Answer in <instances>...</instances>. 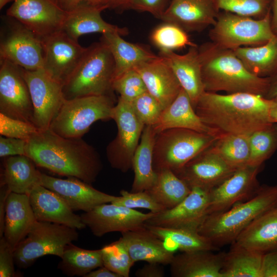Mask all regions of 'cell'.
<instances>
[{
  "label": "cell",
  "mask_w": 277,
  "mask_h": 277,
  "mask_svg": "<svg viewBox=\"0 0 277 277\" xmlns=\"http://www.w3.org/2000/svg\"><path fill=\"white\" fill-rule=\"evenodd\" d=\"M36 166L26 155L5 157L1 185H6L12 192L29 194L35 186L41 184L42 172Z\"/></svg>",
  "instance_id": "obj_32"
},
{
  "label": "cell",
  "mask_w": 277,
  "mask_h": 277,
  "mask_svg": "<svg viewBox=\"0 0 277 277\" xmlns=\"http://www.w3.org/2000/svg\"><path fill=\"white\" fill-rule=\"evenodd\" d=\"M11 191L5 185H1L0 189V238L4 236L5 218L7 200Z\"/></svg>",
  "instance_id": "obj_53"
},
{
  "label": "cell",
  "mask_w": 277,
  "mask_h": 277,
  "mask_svg": "<svg viewBox=\"0 0 277 277\" xmlns=\"http://www.w3.org/2000/svg\"><path fill=\"white\" fill-rule=\"evenodd\" d=\"M261 167L247 165L239 168L210 190L209 214L224 212L252 197L260 187L257 175Z\"/></svg>",
  "instance_id": "obj_18"
},
{
  "label": "cell",
  "mask_w": 277,
  "mask_h": 277,
  "mask_svg": "<svg viewBox=\"0 0 277 277\" xmlns=\"http://www.w3.org/2000/svg\"><path fill=\"white\" fill-rule=\"evenodd\" d=\"M21 68L33 105V124L39 130L48 129L65 101L63 86L43 69Z\"/></svg>",
  "instance_id": "obj_12"
},
{
  "label": "cell",
  "mask_w": 277,
  "mask_h": 277,
  "mask_svg": "<svg viewBox=\"0 0 277 277\" xmlns=\"http://www.w3.org/2000/svg\"><path fill=\"white\" fill-rule=\"evenodd\" d=\"M211 148L227 164L235 169L248 165L250 155L248 135L223 133Z\"/></svg>",
  "instance_id": "obj_39"
},
{
  "label": "cell",
  "mask_w": 277,
  "mask_h": 277,
  "mask_svg": "<svg viewBox=\"0 0 277 277\" xmlns=\"http://www.w3.org/2000/svg\"><path fill=\"white\" fill-rule=\"evenodd\" d=\"M14 248L3 236L0 238V276H16L14 269Z\"/></svg>",
  "instance_id": "obj_48"
},
{
  "label": "cell",
  "mask_w": 277,
  "mask_h": 277,
  "mask_svg": "<svg viewBox=\"0 0 277 277\" xmlns=\"http://www.w3.org/2000/svg\"><path fill=\"white\" fill-rule=\"evenodd\" d=\"M261 277H277V250L264 254Z\"/></svg>",
  "instance_id": "obj_51"
},
{
  "label": "cell",
  "mask_w": 277,
  "mask_h": 277,
  "mask_svg": "<svg viewBox=\"0 0 277 277\" xmlns=\"http://www.w3.org/2000/svg\"><path fill=\"white\" fill-rule=\"evenodd\" d=\"M41 185L56 193L73 211L87 212L101 204L111 203L117 197L75 177L63 179L41 173Z\"/></svg>",
  "instance_id": "obj_19"
},
{
  "label": "cell",
  "mask_w": 277,
  "mask_h": 277,
  "mask_svg": "<svg viewBox=\"0 0 277 277\" xmlns=\"http://www.w3.org/2000/svg\"><path fill=\"white\" fill-rule=\"evenodd\" d=\"M120 238L134 263L142 261L169 265L174 256L173 251L168 248L165 243L146 226L123 232Z\"/></svg>",
  "instance_id": "obj_27"
},
{
  "label": "cell",
  "mask_w": 277,
  "mask_h": 277,
  "mask_svg": "<svg viewBox=\"0 0 277 277\" xmlns=\"http://www.w3.org/2000/svg\"><path fill=\"white\" fill-rule=\"evenodd\" d=\"M66 13L57 0H15L6 14L17 19L42 40L61 30Z\"/></svg>",
  "instance_id": "obj_15"
},
{
  "label": "cell",
  "mask_w": 277,
  "mask_h": 277,
  "mask_svg": "<svg viewBox=\"0 0 277 277\" xmlns=\"http://www.w3.org/2000/svg\"><path fill=\"white\" fill-rule=\"evenodd\" d=\"M160 265L157 263H148L137 269L135 275L137 277H164L165 271Z\"/></svg>",
  "instance_id": "obj_52"
},
{
  "label": "cell",
  "mask_w": 277,
  "mask_h": 277,
  "mask_svg": "<svg viewBox=\"0 0 277 277\" xmlns=\"http://www.w3.org/2000/svg\"><path fill=\"white\" fill-rule=\"evenodd\" d=\"M220 11L254 18L264 17L271 11L272 0H213Z\"/></svg>",
  "instance_id": "obj_43"
},
{
  "label": "cell",
  "mask_w": 277,
  "mask_h": 277,
  "mask_svg": "<svg viewBox=\"0 0 277 277\" xmlns=\"http://www.w3.org/2000/svg\"><path fill=\"white\" fill-rule=\"evenodd\" d=\"M237 169L227 164L211 146L201 152L175 173L191 189L217 186Z\"/></svg>",
  "instance_id": "obj_20"
},
{
  "label": "cell",
  "mask_w": 277,
  "mask_h": 277,
  "mask_svg": "<svg viewBox=\"0 0 277 277\" xmlns=\"http://www.w3.org/2000/svg\"><path fill=\"white\" fill-rule=\"evenodd\" d=\"M156 173L155 182L145 191L165 209L175 207L190 193L191 189L171 170H161Z\"/></svg>",
  "instance_id": "obj_36"
},
{
  "label": "cell",
  "mask_w": 277,
  "mask_h": 277,
  "mask_svg": "<svg viewBox=\"0 0 277 277\" xmlns=\"http://www.w3.org/2000/svg\"><path fill=\"white\" fill-rule=\"evenodd\" d=\"M271 100L250 93L205 91L194 110L207 125L222 133L250 135L272 122Z\"/></svg>",
  "instance_id": "obj_2"
},
{
  "label": "cell",
  "mask_w": 277,
  "mask_h": 277,
  "mask_svg": "<svg viewBox=\"0 0 277 277\" xmlns=\"http://www.w3.org/2000/svg\"><path fill=\"white\" fill-rule=\"evenodd\" d=\"M155 213H145L134 209L105 203L81 215L83 223L97 237L112 232H123L145 226L146 222Z\"/></svg>",
  "instance_id": "obj_16"
},
{
  "label": "cell",
  "mask_w": 277,
  "mask_h": 277,
  "mask_svg": "<svg viewBox=\"0 0 277 277\" xmlns=\"http://www.w3.org/2000/svg\"><path fill=\"white\" fill-rule=\"evenodd\" d=\"M84 277H121L119 274L112 271L106 267L103 266L97 269H94Z\"/></svg>",
  "instance_id": "obj_55"
},
{
  "label": "cell",
  "mask_w": 277,
  "mask_h": 277,
  "mask_svg": "<svg viewBox=\"0 0 277 277\" xmlns=\"http://www.w3.org/2000/svg\"><path fill=\"white\" fill-rule=\"evenodd\" d=\"M1 19L0 60L28 70L42 69V40L16 18L6 14Z\"/></svg>",
  "instance_id": "obj_10"
},
{
  "label": "cell",
  "mask_w": 277,
  "mask_h": 277,
  "mask_svg": "<svg viewBox=\"0 0 277 277\" xmlns=\"http://www.w3.org/2000/svg\"><path fill=\"white\" fill-rule=\"evenodd\" d=\"M103 265L121 277H129L135 263L123 241L118 240L102 248Z\"/></svg>",
  "instance_id": "obj_42"
},
{
  "label": "cell",
  "mask_w": 277,
  "mask_h": 277,
  "mask_svg": "<svg viewBox=\"0 0 277 277\" xmlns=\"http://www.w3.org/2000/svg\"><path fill=\"white\" fill-rule=\"evenodd\" d=\"M156 135L152 126H145L133 157L134 175L131 192L148 190L155 182L156 173L153 167V153Z\"/></svg>",
  "instance_id": "obj_33"
},
{
  "label": "cell",
  "mask_w": 277,
  "mask_h": 277,
  "mask_svg": "<svg viewBox=\"0 0 277 277\" xmlns=\"http://www.w3.org/2000/svg\"><path fill=\"white\" fill-rule=\"evenodd\" d=\"M109 9H127L129 0H109Z\"/></svg>",
  "instance_id": "obj_58"
},
{
  "label": "cell",
  "mask_w": 277,
  "mask_h": 277,
  "mask_svg": "<svg viewBox=\"0 0 277 277\" xmlns=\"http://www.w3.org/2000/svg\"><path fill=\"white\" fill-rule=\"evenodd\" d=\"M271 23L274 33L277 35V0L271 1Z\"/></svg>",
  "instance_id": "obj_57"
},
{
  "label": "cell",
  "mask_w": 277,
  "mask_h": 277,
  "mask_svg": "<svg viewBox=\"0 0 277 277\" xmlns=\"http://www.w3.org/2000/svg\"><path fill=\"white\" fill-rule=\"evenodd\" d=\"M42 42V69L63 86L78 66L87 48L81 46L62 30L43 38Z\"/></svg>",
  "instance_id": "obj_13"
},
{
  "label": "cell",
  "mask_w": 277,
  "mask_h": 277,
  "mask_svg": "<svg viewBox=\"0 0 277 277\" xmlns=\"http://www.w3.org/2000/svg\"><path fill=\"white\" fill-rule=\"evenodd\" d=\"M121 36L117 33L108 32L103 34L101 39L108 48L114 60L113 80L125 72L159 56L142 45L124 40Z\"/></svg>",
  "instance_id": "obj_31"
},
{
  "label": "cell",
  "mask_w": 277,
  "mask_h": 277,
  "mask_svg": "<svg viewBox=\"0 0 277 277\" xmlns=\"http://www.w3.org/2000/svg\"><path fill=\"white\" fill-rule=\"evenodd\" d=\"M248 165L260 167L277 150V123H272L249 135Z\"/></svg>",
  "instance_id": "obj_40"
},
{
  "label": "cell",
  "mask_w": 277,
  "mask_h": 277,
  "mask_svg": "<svg viewBox=\"0 0 277 277\" xmlns=\"http://www.w3.org/2000/svg\"><path fill=\"white\" fill-rule=\"evenodd\" d=\"M57 1L60 6L66 12L72 10L83 2L107 5L109 9V0H57Z\"/></svg>",
  "instance_id": "obj_54"
},
{
  "label": "cell",
  "mask_w": 277,
  "mask_h": 277,
  "mask_svg": "<svg viewBox=\"0 0 277 277\" xmlns=\"http://www.w3.org/2000/svg\"><path fill=\"white\" fill-rule=\"evenodd\" d=\"M264 254L231 244L225 253L222 277H261Z\"/></svg>",
  "instance_id": "obj_35"
},
{
  "label": "cell",
  "mask_w": 277,
  "mask_h": 277,
  "mask_svg": "<svg viewBox=\"0 0 277 277\" xmlns=\"http://www.w3.org/2000/svg\"><path fill=\"white\" fill-rule=\"evenodd\" d=\"M225 252L212 251L183 252L174 255L170 265L173 277H222Z\"/></svg>",
  "instance_id": "obj_28"
},
{
  "label": "cell",
  "mask_w": 277,
  "mask_h": 277,
  "mask_svg": "<svg viewBox=\"0 0 277 277\" xmlns=\"http://www.w3.org/2000/svg\"><path fill=\"white\" fill-rule=\"evenodd\" d=\"M150 39L160 52L173 51L196 45L191 41L187 32L178 26L168 23L156 27L151 34Z\"/></svg>",
  "instance_id": "obj_41"
},
{
  "label": "cell",
  "mask_w": 277,
  "mask_h": 277,
  "mask_svg": "<svg viewBox=\"0 0 277 277\" xmlns=\"http://www.w3.org/2000/svg\"><path fill=\"white\" fill-rule=\"evenodd\" d=\"M120 195L111 203L131 209L144 208L154 213L165 210L163 206L157 203L146 191L129 192L122 190Z\"/></svg>",
  "instance_id": "obj_46"
},
{
  "label": "cell",
  "mask_w": 277,
  "mask_h": 277,
  "mask_svg": "<svg viewBox=\"0 0 277 277\" xmlns=\"http://www.w3.org/2000/svg\"><path fill=\"white\" fill-rule=\"evenodd\" d=\"M210 190L191 188L190 193L175 207L165 209L146 222V225L197 231L209 215Z\"/></svg>",
  "instance_id": "obj_17"
},
{
  "label": "cell",
  "mask_w": 277,
  "mask_h": 277,
  "mask_svg": "<svg viewBox=\"0 0 277 277\" xmlns=\"http://www.w3.org/2000/svg\"><path fill=\"white\" fill-rule=\"evenodd\" d=\"M152 127L156 134L171 128L190 129L217 136L223 133L202 121L182 88L175 99L163 110L159 121Z\"/></svg>",
  "instance_id": "obj_26"
},
{
  "label": "cell",
  "mask_w": 277,
  "mask_h": 277,
  "mask_svg": "<svg viewBox=\"0 0 277 277\" xmlns=\"http://www.w3.org/2000/svg\"><path fill=\"white\" fill-rule=\"evenodd\" d=\"M114 72V60L107 46L101 41L91 44L63 85L65 100L93 95L112 96Z\"/></svg>",
  "instance_id": "obj_5"
},
{
  "label": "cell",
  "mask_w": 277,
  "mask_h": 277,
  "mask_svg": "<svg viewBox=\"0 0 277 277\" xmlns=\"http://www.w3.org/2000/svg\"><path fill=\"white\" fill-rule=\"evenodd\" d=\"M27 143V140L1 135V157L26 155Z\"/></svg>",
  "instance_id": "obj_50"
},
{
  "label": "cell",
  "mask_w": 277,
  "mask_h": 277,
  "mask_svg": "<svg viewBox=\"0 0 277 277\" xmlns=\"http://www.w3.org/2000/svg\"><path fill=\"white\" fill-rule=\"evenodd\" d=\"M134 69L141 75L147 91L157 100L163 110L175 99L182 89L171 66L160 55Z\"/></svg>",
  "instance_id": "obj_23"
},
{
  "label": "cell",
  "mask_w": 277,
  "mask_h": 277,
  "mask_svg": "<svg viewBox=\"0 0 277 277\" xmlns=\"http://www.w3.org/2000/svg\"><path fill=\"white\" fill-rule=\"evenodd\" d=\"M159 55L164 57L171 66L194 108L205 91L198 47L197 45L189 47L188 51L184 54L170 51L160 52Z\"/></svg>",
  "instance_id": "obj_25"
},
{
  "label": "cell",
  "mask_w": 277,
  "mask_h": 277,
  "mask_svg": "<svg viewBox=\"0 0 277 277\" xmlns=\"http://www.w3.org/2000/svg\"><path fill=\"white\" fill-rule=\"evenodd\" d=\"M36 221L29 195L11 192L7 200L4 236L14 249Z\"/></svg>",
  "instance_id": "obj_30"
},
{
  "label": "cell",
  "mask_w": 277,
  "mask_h": 277,
  "mask_svg": "<svg viewBox=\"0 0 277 277\" xmlns=\"http://www.w3.org/2000/svg\"><path fill=\"white\" fill-rule=\"evenodd\" d=\"M77 230L60 224L36 221L27 235L14 248L15 264L27 268L44 255L61 258L66 246L77 240Z\"/></svg>",
  "instance_id": "obj_9"
},
{
  "label": "cell",
  "mask_w": 277,
  "mask_h": 277,
  "mask_svg": "<svg viewBox=\"0 0 277 277\" xmlns=\"http://www.w3.org/2000/svg\"><path fill=\"white\" fill-rule=\"evenodd\" d=\"M28 195L36 221L60 224L77 230L86 227L81 215L74 213L60 196L43 185L35 186Z\"/></svg>",
  "instance_id": "obj_24"
},
{
  "label": "cell",
  "mask_w": 277,
  "mask_h": 277,
  "mask_svg": "<svg viewBox=\"0 0 277 277\" xmlns=\"http://www.w3.org/2000/svg\"><path fill=\"white\" fill-rule=\"evenodd\" d=\"M232 243L262 254L277 250V207L254 219Z\"/></svg>",
  "instance_id": "obj_29"
},
{
  "label": "cell",
  "mask_w": 277,
  "mask_h": 277,
  "mask_svg": "<svg viewBox=\"0 0 277 277\" xmlns=\"http://www.w3.org/2000/svg\"><path fill=\"white\" fill-rule=\"evenodd\" d=\"M0 113L33 124V105L22 68L4 60H0Z\"/></svg>",
  "instance_id": "obj_14"
},
{
  "label": "cell",
  "mask_w": 277,
  "mask_h": 277,
  "mask_svg": "<svg viewBox=\"0 0 277 277\" xmlns=\"http://www.w3.org/2000/svg\"><path fill=\"white\" fill-rule=\"evenodd\" d=\"M271 100L269 113L270 121L272 123H277V97Z\"/></svg>",
  "instance_id": "obj_59"
},
{
  "label": "cell",
  "mask_w": 277,
  "mask_h": 277,
  "mask_svg": "<svg viewBox=\"0 0 277 277\" xmlns=\"http://www.w3.org/2000/svg\"><path fill=\"white\" fill-rule=\"evenodd\" d=\"M26 155L37 166L89 184L103 168L97 152L82 137H65L49 128L39 130L27 140Z\"/></svg>",
  "instance_id": "obj_1"
},
{
  "label": "cell",
  "mask_w": 277,
  "mask_h": 277,
  "mask_svg": "<svg viewBox=\"0 0 277 277\" xmlns=\"http://www.w3.org/2000/svg\"><path fill=\"white\" fill-rule=\"evenodd\" d=\"M15 0H0V9H2L7 4Z\"/></svg>",
  "instance_id": "obj_60"
},
{
  "label": "cell",
  "mask_w": 277,
  "mask_h": 277,
  "mask_svg": "<svg viewBox=\"0 0 277 277\" xmlns=\"http://www.w3.org/2000/svg\"><path fill=\"white\" fill-rule=\"evenodd\" d=\"M198 49L205 91L250 93L265 97L270 77L250 72L233 50L212 42L203 44Z\"/></svg>",
  "instance_id": "obj_3"
},
{
  "label": "cell",
  "mask_w": 277,
  "mask_h": 277,
  "mask_svg": "<svg viewBox=\"0 0 277 277\" xmlns=\"http://www.w3.org/2000/svg\"><path fill=\"white\" fill-rule=\"evenodd\" d=\"M219 12L213 0H170L161 19L186 32L201 31L215 24Z\"/></svg>",
  "instance_id": "obj_21"
},
{
  "label": "cell",
  "mask_w": 277,
  "mask_h": 277,
  "mask_svg": "<svg viewBox=\"0 0 277 277\" xmlns=\"http://www.w3.org/2000/svg\"><path fill=\"white\" fill-rule=\"evenodd\" d=\"M130 103L135 114L145 126L155 125L163 110L160 103L148 91Z\"/></svg>",
  "instance_id": "obj_45"
},
{
  "label": "cell",
  "mask_w": 277,
  "mask_h": 277,
  "mask_svg": "<svg viewBox=\"0 0 277 277\" xmlns=\"http://www.w3.org/2000/svg\"><path fill=\"white\" fill-rule=\"evenodd\" d=\"M275 35L271 27V11L261 18L219 11L209 32L212 42L232 50L261 45Z\"/></svg>",
  "instance_id": "obj_7"
},
{
  "label": "cell",
  "mask_w": 277,
  "mask_h": 277,
  "mask_svg": "<svg viewBox=\"0 0 277 277\" xmlns=\"http://www.w3.org/2000/svg\"><path fill=\"white\" fill-rule=\"evenodd\" d=\"M58 268L69 276H85L91 271L103 266L102 248L88 250L78 247L72 243L65 249Z\"/></svg>",
  "instance_id": "obj_38"
},
{
  "label": "cell",
  "mask_w": 277,
  "mask_h": 277,
  "mask_svg": "<svg viewBox=\"0 0 277 277\" xmlns=\"http://www.w3.org/2000/svg\"><path fill=\"white\" fill-rule=\"evenodd\" d=\"M145 226L172 251L178 249L182 252L197 250L213 251L219 249L197 231L146 224Z\"/></svg>",
  "instance_id": "obj_37"
},
{
  "label": "cell",
  "mask_w": 277,
  "mask_h": 277,
  "mask_svg": "<svg viewBox=\"0 0 277 277\" xmlns=\"http://www.w3.org/2000/svg\"><path fill=\"white\" fill-rule=\"evenodd\" d=\"M107 9H109L107 5L83 2L67 12L61 30L76 41L80 36L92 33L115 32L127 35L128 30L126 28L119 27L103 19L101 13Z\"/></svg>",
  "instance_id": "obj_22"
},
{
  "label": "cell",
  "mask_w": 277,
  "mask_h": 277,
  "mask_svg": "<svg viewBox=\"0 0 277 277\" xmlns=\"http://www.w3.org/2000/svg\"><path fill=\"white\" fill-rule=\"evenodd\" d=\"M117 128L115 138L107 148L108 161L113 168L127 172L132 168V160L145 125L134 112L130 102L119 97L112 114Z\"/></svg>",
  "instance_id": "obj_11"
},
{
  "label": "cell",
  "mask_w": 277,
  "mask_h": 277,
  "mask_svg": "<svg viewBox=\"0 0 277 277\" xmlns=\"http://www.w3.org/2000/svg\"><path fill=\"white\" fill-rule=\"evenodd\" d=\"M276 207L277 185H263L246 201L224 212L209 214L198 232L219 248L233 243L251 222Z\"/></svg>",
  "instance_id": "obj_4"
},
{
  "label": "cell",
  "mask_w": 277,
  "mask_h": 277,
  "mask_svg": "<svg viewBox=\"0 0 277 277\" xmlns=\"http://www.w3.org/2000/svg\"><path fill=\"white\" fill-rule=\"evenodd\" d=\"M169 0H129L127 9L142 12H147L156 18L162 17Z\"/></svg>",
  "instance_id": "obj_49"
},
{
  "label": "cell",
  "mask_w": 277,
  "mask_h": 277,
  "mask_svg": "<svg viewBox=\"0 0 277 277\" xmlns=\"http://www.w3.org/2000/svg\"><path fill=\"white\" fill-rule=\"evenodd\" d=\"M219 136L183 128L168 129L157 133L153 153L154 171L167 169L177 173L211 147Z\"/></svg>",
  "instance_id": "obj_6"
},
{
  "label": "cell",
  "mask_w": 277,
  "mask_h": 277,
  "mask_svg": "<svg viewBox=\"0 0 277 277\" xmlns=\"http://www.w3.org/2000/svg\"><path fill=\"white\" fill-rule=\"evenodd\" d=\"M112 96H87L65 100L49 129L65 137L81 138L95 122L112 119Z\"/></svg>",
  "instance_id": "obj_8"
},
{
  "label": "cell",
  "mask_w": 277,
  "mask_h": 277,
  "mask_svg": "<svg viewBox=\"0 0 277 277\" xmlns=\"http://www.w3.org/2000/svg\"><path fill=\"white\" fill-rule=\"evenodd\" d=\"M112 89L120 94V98L128 102L147 91L141 75L134 68L115 78Z\"/></svg>",
  "instance_id": "obj_44"
},
{
  "label": "cell",
  "mask_w": 277,
  "mask_h": 277,
  "mask_svg": "<svg viewBox=\"0 0 277 277\" xmlns=\"http://www.w3.org/2000/svg\"><path fill=\"white\" fill-rule=\"evenodd\" d=\"M238 57L251 73L270 77L277 73V35L266 43L242 47L233 50Z\"/></svg>",
  "instance_id": "obj_34"
},
{
  "label": "cell",
  "mask_w": 277,
  "mask_h": 277,
  "mask_svg": "<svg viewBox=\"0 0 277 277\" xmlns=\"http://www.w3.org/2000/svg\"><path fill=\"white\" fill-rule=\"evenodd\" d=\"M277 97V73L270 77L269 86L265 97L273 99Z\"/></svg>",
  "instance_id": "obj_56"
},
{
  "label": "cell",
  "mask_w": 277,
  "mask_h": 277,
  "mask_svg": "<svg viewBox=\"0 0 277 277\" xmlns=\"http://www.w3.org/2000/svg\"><path fill=\"white\" fill-rule=\"evenodd\" d=\"M38 131L32 124L0 113V134L2 136L28 140Z\"/></svg>",
  "instance_id": "obj_47"
}]
</instances>
